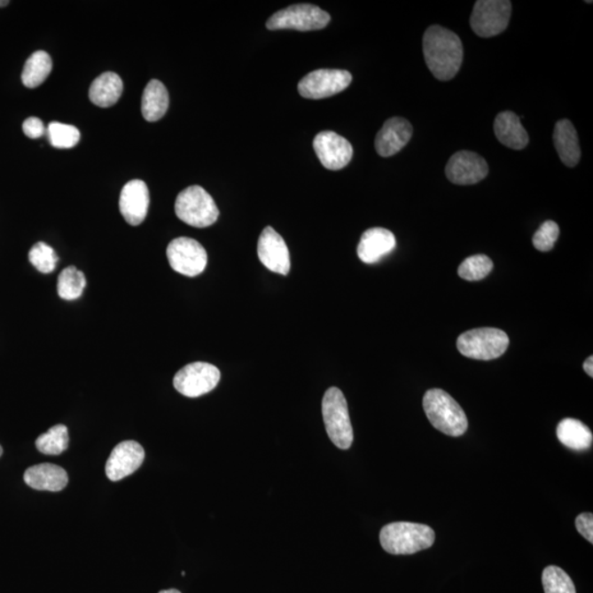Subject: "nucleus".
I'll return each mask as SVG.
<instances>
[{"instance_id": "nucleus-15", "label": "nucleus", "mask_w": 593, "mask_h": 593, "mask_svg": "<svg viewBox=\"0 0 593 593\" xmlns=\"http://www.w3.org/2000/svg\"><path fill=\"white\" fill-rule=\"evenodd\" d=\"M144 448L136 441H124L113 449L105 464V475L112 481H119L139 470L144 463Z\"/></svg>"}, {"instance_id": "nucleus-20", "label": "nucleus", "mask_w": 593, "mask_h": 593, "mask_svg": "<svg viewBox=\"0 0 593 593\" xmlns=\"http://www.w3.org/2000/svg\"><path fill=\"white\" fill-rule=\"evenodd\" d=\"M554 145L560 160L568 168H574L581 158V145L573 124L562 119L555 126Z\"/></svg>"}, {"instance_id": "nucleus-29", "label": "nucleus", "mask_w": 593, "mask_h": 593, "mask_svg": "<svg viewBox=\"0 0 593 593\" xmlns=\"http://www.w3.org/2000/svg\"><path fill=\"white\" fill-rule=\"evenodd\" d=\"M494 269L493 261L488 256L478 254L468 257L458 269L459 277L468 282H477L487 277Z\"/></svg>"}, {"instance_id": "nucleus-12", "label": "nucleus", "mask_w": 593, "mask_h": 593, "mask_svg": "<svg viewBox=\"0 0 593 593\" xmlns=\"http://www.w3.org/2000/svg\"><path fill=\"white\" fill-rule=\"evenodd\" d=\"M488 173L489 168L486 160L471 151L455 153L445 168L446 177L456 185H473L484 181Z\"/></svg>"}, {"instance_id": "nucleus-1", "label": "nucleus", "mask_w": 593, "mask_h": 593, "mask_svg": "<svg viewBox=\"0 0 593 593\" xmlns=\"http://www.w3.org/2000/svg\"><path fill=\"white\" fill-rule=\"evenodd\" d=\"M423 54L432 74L439 81L448 82L457 75L462 66L463 43L453 31L431 26L423 35Z\"/></svg>"}, {"instance_id": "nucleus-16", "label": "nucleus", "mask_w": 593, "mask_h": 593, "mask_svg": "<svg viewBox=\"0 0 593 593\" xmlns=\"http://www.w3.org/2000/svg\"><path fill=\"white\" fill-rule=\"evenodd\" d=\"M150 206L148 185L141 179H133L124 185L119 199V209L126 222L137 227L144 222Z\"/></svg>"}, {"instance_id": "nucleus-8", "label": "nucleus", "mask_w": 593, "mask_h": 593, "mask_svg": "<svg viewBox=\"0 0 593 593\" xmlns=\"http://www.w3.org/2000/svg\"><path fill=\"white\" fill-rule=\"evenodd\" d=\"M512 4L508 0H480L473 6L472 29L481 38H491L507 29Z\"/></svg>"}, {"instance_id": "nucleus-14", "label": "nucleus", "mask_w": 593, "mask_h": 593, "mask_svg": "<svg viewBox=\"0 0 593 593\" xmlns=\"http://www.w3.org/2000/svg\"><path fill=\"white\" fill-rule=\"evenodd\" d=\"M257 254L261 263L270 272L284 276L291 272V255L286 242L272 227H266L261 233Z\"/></svg>"}, {"instance_id": "nucleus-24", "label": "nucleus", "mask_w": 593, "mask_h": 593, "mask_svg": "<svg viewBox=\"0 0 593 593\" xmlns=\"http://www.w3.org/2000/svg\"><path fill=\"white\" fill-rule=\"evenodd\" d=\"M556 434L559 442L566 448L583 452L589 449L592 445V432L585 423L576 419H564L560 421Z\"/></svg>"}, {"instance_id": "nucleus-10", "label": "nucleus", "mask_w": 593, "mask_h": 593, "mask_svg": "<svg viewBox=\"0 0 593 593\" xmlns=\"http://www.w3.org/2000/svg\"><path fill=\"white\" fill-rule=\"evenodd\" d=\"M167 255L175 272L188 277L200 275L208 263L205 247L191 238H175L168 246Z\"/></svg>"}, {"instance_id": "nucleus-30", "label": "nucleus", "mask_w": 593, "mask_h": 593, "mask_svg": "<svg viewBox=\"0 0 593 593\" xmlns=\"http://www.w3.org/2000/svg\"><path fill=\"white\" fill-rule=\"evenodd\" d=\"M542 581H543L545 593H577L572 578L558 566L546 567Z\"/></svg>"}, {"instance_id": "nucleus-6", "label": "nucleus", "mask_w": 593, "mask_h": 593, "mask_svg": "<svg viewBox=\"0 0 593 593\" xmlns=\"http://www.w3.org/2000/svg\"><path fill=\"white\" fill-rule=\"evenodd\" d=\"M510 339L503 330L481 328L459 335L457 348L462 355L472 360L491 361L503 356Z\"/></svg>"}, {"instance_id": "nucleus-4", "label": "nucleus", "mask_w": 593, "mask_h": 593, "mask_svg": "<svg viewBox=\"0 0 593 593\" xmlns=\"http://www.w3.org/2000/svg\"><path fill=\"white\" fill-rule=\"evenodd\" d=\"M322 416L326 433L337 448L348 449L354 441L351 419L346 397L337 387L326 390L322 399Z\"/></svg>"}, {"instance_id": "nucleus-3", "label": "nucleus", "mask_w": 593, "mask_h": 593, "mask_svg": "<svg viewBox=\"0 0 593 593\" xmlns=\"http://www.w3.org/2000/svg\"><path fill=\"white\" fill-rule=\"evenodd\" d=\"M379 540L389 554L412 555L433 546L435 532L425 524L394 522L381 528Z\"/></svg>"}, {"instance_id": "nucleus-5", "label": "nucleus", "mask_w": 593, "mask_h": 593, "mask_svg": "<svg viewBox=\"0 0 593 593\" xmlns=\"http://www.w3.org/2000/svg\"><path fill=\"white\" fill-rule=\"evenodd\" d=\"M175 213L179 220L195 228H207L219 218L213 197L200 186H191L177 196Z\"/></svg>"}, {"instance_id": "nucleus-9", "label": "nucleus", "mask_w": 593, "mask_h": 593, "mask_svg": "<svg viewBox=\"0 0 593 593\" xmlns=\"http://www.w3.org/2000/svg\"><path fill=\"white\" fill-rule=\"evenodd\" d=\"M222 374L209 363L197 362L183 367L174 377V387L190 398L200 397L217 387Z\"/></svg>"}, {"instance_id": "nucleus-32", "label": "nucleus", "mask_w": 593, "mask_h": 593, "mask_svg": "<svg viewBox=\"0 0 593 593\" xmlns=\"http://www.w3.org/2000/svg\"><path fill=\"white\" fill-rule=\"evenodd\" d=\"M559 237L558 224L554 222H546L533 237V246L541 252H549L554 247Z\"/></svg>"}, {"instance_id": "nucleus-36", "label": "nucleus", "mask_w": 593, "mask_h": 593, "mask_svg": "<svg viewBox=\"0 0 593 593\" xmlns=\"http://www.w3.org/2000/svg\"><path fill=\"white\" fill-rule=\"evenodd\" d=\"M160 593H181V592H179V591L176 590V589H169V590H163V591H160Z\"/></svg>"}, {"instance_id": "nucleus-17", "label": "nucleus", "mask_w": 593, "mask_h": 593, "mask_svg": "<svg viewBox=\"0 0 593 593\" xmlns=\"http://www.w3.org/2000/svg\"><path fill=\"white\" fill-rule=\"evenodd\" d=\"M413 135V128L407 119L394 117L384 123L377 133L375 149L383 158L397 154L409 144Z\"/></svg>"}, {"instance_id": "nucleus-26", "label": "nucleus", "mask_w": 593, "mask_h": 593, "mask_svg": "<svg viewBox=\"0 0 593 593\" xmlns=\"http://www.w3.org/2000/svg\"><path fill=\"white\" fill-rule=\"evenodd\" d=\"M86 287V277L84 273L78 270L74 266H70L62 270L58 280L59 296L64 300H75L84 293Z\"/></svg>"}, {"instance_id": "nucleus-25", "label": "nucleus", "mask_w": 593, "mask_h": 593, "mask_svg": "<svg viewBox=\"0 0 593 593\" xmlns=\"http://www.w3.org/2000/svg\"><path fill=\"white\" fill-rule=\"evenodd\" d=\"M52 59L45 51H36L27 59L21 80L27 89L43 84L52 71Z\"/></svg>"}, {"instance_id": "nucleus-18", "label": "nucleus", "mask_w": 593, "mask_h": 593, "mask_svg": "<svg viewBox=\"0 0 593 593\" xmlns=\"http://www.w3.org/2000/svg\"><path fill=\"white\" fill-rule=\"evenodd\" d=\"M397 241L392 231L384 228L367 230L357 246V255L363 263L375 264L394 250Z\"/></svg>"}, {"instance_id": "nucleus-22", "label": "nucleus", "mask_w": 593, "mask_h": 593, "mask_svg": "<svg viewBox=\"0 0 593 593\" xmlns=\"http://www.w3.org/2000/svg\"><path fill=\"white\" fill-rule=\"evenodd\" d=\"M123 82L116 73L107 72L99 75L90 89L91 103L101 108L112 107L121 98Z\"/></svg>"}, {"instance_id": "nucleus-7", "label": "nucleus", "mask_w": 593, "mask_h": 593, "mask_svg": "<svg viewBox=\"0 0 593 593\" xmlns=\"http://www.w3.org/2000/svg\"><path fill=\"white\" fill-rule=\"evenodd\" d=\"M330 20L329 13L320 7L311 4H298L275 12L266 22V27L269 30L315 31L324 29Z\"/></svg>"}, {"instance_id": "nucleus-23", "label": "nucleus", "mask_w": 593, "mask_h": 593, "mask_svg": "<svg viewBox=\"0 0 593 593\" xmlns=\"http://www.w3.org/2000/svg\"><path fill=\"white\" fill-rule=\"evenodd\" d=\"M169 105V95L162 82L152 80L142 96V114L146 121L155 122L162 119Z\"/></svg>"}, {"instance_id": "nucleus-31", "label": "nucleus", "mask_w": 593, "mask_h": 593, "mask_svg": "<svg viewBox=\"0 0 593 593\" xmlns=\"http://www.w3.org/2000/svg\"><path fill=\"white\" fill-rule=\"evenodd\" d=\"M30 263L40 273L50 274L57 268L59 257L52 247L44 242H38L29 252Z\"/></svg>"}, {"instance_id": "nucleus-34", "label": "nucleus", "mask_w": 593, "mask_h": 593, "mask_svg": "<svg viewBox=\"0 0 593 593\" xmlns=\"http://www.w3.org/2000/svg\"><path fill=\"white\" fill-rule=\"evenodd\" d=\"M577 531L585 537L588 542L593 543V516L592 513H581L576 519Z\"/></svg>"}, {"instance_id": "nucleus-21", "label": "nucleus", "mask_w": 593, "mask_h": 593, "mask_svg": "<svg viewBox=\"0 0 593 593\" xmlns=\"http://www.w3.org/2000/svg\"><path fill=\"white\" fill-rule=\"evenodd\" d=\"M496 139L512 150H522L528 144V135L521 121L512 112L500 113L494 124Z\"/></svg>"}, {"instance_id": "nucleus-2", "label": "nucleus", "mask_w": 593, "mask_h": 593, "mask_svg": "<svg viewBox=\"0 0 593 593\" xmlns=\"http://www.w3.org/2000/svg\"><path fill=\"white\" fill-rule=\"evenodd\" d=\"M423 408L432 425L442 433L458 438L466 433V413L452 395L442 389L427 390L423 398Z\"/></svg>"}, {"instance_id": "nucleus-35", "label": "nucleus", "mask_w": 593, "mask_h": 593, "mask_svg": "<svg viewBox=\"0 0 593 593\" xmlns=\"http://www.w3.org/2000/svg\"><path fill=\"white\" fill-rule=\"evenodd\" d=\"M583 370L587 372V375H589L592 378L593 377V357L589 356L587 358L585 364H583Z\"/></svg>"}, {"instance_id": "nucleus-13", "label": "nucleus", "mask_w": 593, "mask_h": 593, "mask_svg": "<svg viewBox=\"0 0 593 593\" xmlns=\"http://www.w3.org/2000/svg\"><path fill=\"white\" fill-rule=\"evenodd\" d=\"M314 149L320 162L330 171H339L351 162L353 146L333 131H322L314 140Z\"/></svg>"}, {"instance_id": "nucleus-28", "label": "nucleus", "mask_w": 593, "mask_h": 593, "mask_svg": "<svg viewBox=\"0 0 593 593\" xmlns=\"http://www.w3.org/2000/svg\"><path fill=\"white\" fill-rule=\"evenodd\" d=\"M51 145L57 149H72L81 140V132L74 126L61 122H51L47 128Z\"/></svg>"}, {"instance_id": "nucleus-19", "label": "nucleus", "mask_w": 593, "mask_h": 593, "mask_svg": "<svg viewBox=\"0 0 593 593\" xmlns=\"http://www.w3.org/2000/svg\"><path fill=\"white\" fill-rule=\"evenodd\" d=\"M24 480L31 488L51 493H58L68 484L67 472L62 467L49 463L27 468Z\"/></svg>"}, {"instance_id": "nucleus-27", "label": "nucleus", "mask_w": 593, "mask_h": 593, "mask_svg": "<svg viewBox=\"0 0 593 593\" xmlns=\"http://www.w3.org/2000/svg\"><path fill=\"white\" fill-rule=\"evenodd\" d=\"M36 449L45 455H59L68 448V430L66 425H58L51 427L35 441Z\"/></svg>"}, {"instance_id": "nucleus-38", "label": "nucleus", "mask_w": 593, "mask_h": 593, "mask_svg": "<svg viewBox=\"0 0 593 593\" xmlns=\"http://www.w3.org/2000/svg\"><path fill=\"white\" fill-rule=\"evenodd\" d=\"M2 455H3V448L2 445H0V456H2Z\"/></svg>"}, {"instance_id": "nucleus-37", "label": "nucleus", "mask_w": 593, "mask_h": 593, "mask_svg": "<svg viewBox=\"0 0 593 593\" xmlns=\"http://www.w3.org/2000/svg\"><path fill=\"white\" fill-rule=\"evenodd\" d=\"M9 2H0V7L7 6Z\"/></svg>"}, {"instance_id": "nucleus-11", "label": "nucleus", "mask_w": 593, "mask_h": 593, "mask_svg": "<svg viewBox=\"0 0 593 593\" xmlns=\"http://www.w3.org/2000/svg\"><path fill=\"white\" fill-rule=\"evenodd\" d=\"M351 73L322 68L309 73L298 84L299 94L307 99H324L341 93L351 85Z\"/></svg>"}, {"instance_id": "nucleus-33", "label": "nucleus", "mask_w": 593, "mask_h": 593, "mask_svg": "<svg viewBox=\"0 0 593 593\" xmlns=\"http://www.w3.org/2000/svg\"><path fill=\"white\" fill-rule=\"evenodd\" d=\"M22 130H24L25 135L30 137V139H39V137L47 132L43 122L35 117L27 118L24 124H22Z\"/></svg>"}]
</instances>
